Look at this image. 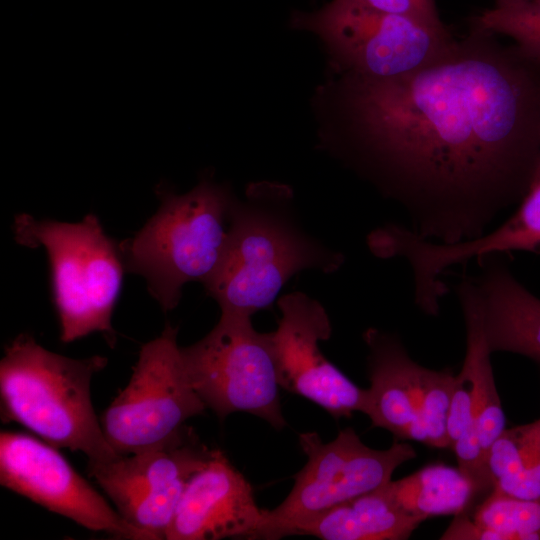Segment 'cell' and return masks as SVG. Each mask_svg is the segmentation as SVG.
Wrapping results in <instances>:
<instances>
[{
    "label": "cell",
    "mask_w": 540,
    "mask_h": 540,
    "mask_svg": "<svg viewBox=\"0 0 540 540\" xmlns=\"http://www.w3.org/2000/svg\"><path fill=\"white\" fill-rule=\"evenodd\" d=\"M497 36L470 20L436 64L332 83L340 151L436 243L482 236L540 180V52Z\"/></svg>",
    "instance_id": "6da1fadb"
},
{
    "label": "cell",
    "mask_w": 540,
    "mask_h": 540,
    "mask_svg": "<svg viewBox=\"0 0 540 540\" xmlns=\"http://www.w3.org/2000/svg\"><path fill=\"white\" fill-rule=\"evenodd\" d=\"M289 190L254 185L244 202L234 199L224 257L204 285L222 313L252 317L271 306L296 273L337 270L339 253L310 238L294 221Z\"/></svg>",
    "instance_id": "7a4b0ae2"
},
{
    "label": "cell",
    "mask_w": 540,
    "mask_h": 540,
    "mask_svg": "<svg viewBox=\"0 0 540 540\" xmlns=\"http://www.w3.org/2000/svg\"><path fill=\"white\" fill-rule=\"evenodd\" d=\"M108 359H74L49 351L29 334L18 335L0 361L1 420L17 423L57 447L80 451L88 465L118 454L103 433L91 382Z\"/></svg>",
    "instance_id": "3957f363"
},
{
    "label": "cell",
    "mask_w": 540,
    "mask_h": 540,
    "mask_svg": "<svg viewBox=\"0 0 540 540\" xmlns=\"http://www.w3.org/2000/svg\"><path fill=\"white\" fill-rule=\"evenodd\" d=\"M161 204L132 237L119 242L125 271L142 276L162 310H173L188 282L204 285L218 269L228 243L234 198L202 179L185 194L158 187Z\"/></svg>",
    "instance_id": "277c9868"
},
{
    "label": "cell",
    "mask_w": 540,
    "mask_h": 540,
    "mask_svg": "<svg viewBox=\"0 0 540 540\" xmlns=\"http://www.w3.org/2000/svg\"><path fill=\"white\" fill-rule=\"evenodd\" d=\"M14 238L22 246L47 253L60 340L71 343L100 332L114 347L112 314L125 267L119 243L109 238L98 218L88 214L76 223L15 217Z\"/></svg>",
    "instance_id": "5b68a950"
},
{
    "label": "cell",
    "mask_w": 540,
    "mask_h": 540,
    "mask_svg": "<svg viewBox=\"0 0 540 540\" xmlns=\"http://www.w3.org/2000/svg\"><path fill=\"white\" fill-rule=\"evenodd\" d=\"M290 23L324 43L338 73L368 78L422 70L443 60L457 42L445 24L431 25L355 0H331L315 11L294 12Z\"/></svg>",
    "instance_id": "8992f818"
},
{
    "label": "cell",
    "mask_w": 540,
    "mask_h": 540,
    "mask_svg": "<svg viewBox=\"0 0 540 540\" xmlns=\"http://www.w3.org/2000/svg\"><path fill=\"white\" fill-rule=\"evenodd\" d=\"M181 355L193 388L219 419L246 412L277 430L286 426L273 335L255 330L251 317L221 312L212 330L181 347Z\"/></svg>",
    "instance_id": "52a82bcc"
},
{
    "label": "cell",
    "mask_w": 540,
    "mask_h": 540,
    "mask_svg": "<svg viewBox=\"0 0 540 540\" xmlns=\"http://www.w3.org/2000/svg\"><path fill=\"white\" fill-rule=\"evenodd\" d=\"M299 443L307 462L295 475L284 501L274 509H264L251 540L291 536L298 525L384 486L398 466L416 457L408 443L395 441L385 450L370 448L350 427L329 442H323L316 432L301 433Z\"/></svg>",
    "instance_id": "ba28073f"
},
{
    "label": "cell",
    "mask_w": 540,
    "mask_h": 540,
    "mask_svg": "<svg viewBox=\"0 0 540 540\" xmlns=\"http://www.w3.org/2000/svg\"><path fill=\"white\" fill-rule=\"evenodd\" d=\"M177 334L167 323L141 346L129 382L99 417L106 440L120 455L164 443L207 408L190 382Z\"/></svg>",
    "instance_id": "9c48e42d"
},
{
    "label": "cell",
    "mask_w": 540,
    "mask_h": 540,
    "mask_svg": "<svg viewBox=\"0 0 540 540\" xmlns=\"http://www.w3.org/2000/svg\"><path fill=\"white\" fill-rule=\"evenodd\" d=\"M213 451L186 425L160 445L88 465V474L127 522L149 540H161L189 479Z\"/></svg>",
    "instance_id": "30bf717a"
},
{
    "label": "cell",
    "mask_w": 540,
    "mask_h": 540,
    "mask_svg": "<svg viewBox=\"0 0 540 540\" xmlns=\"http://www.w3.org/2000/svg\"><path fill=\"white\" fill-rule=\"evenodd\" d=\"M0 483L50 512L117 539L149 540L85 480L58 448L29 434H0Z\"/></svg>",
    "instance_id": "8fae6325"
},
{
    "label": "cell",
    "mask_w": 540,
    "mask_h": 540,
    "mask_svg": "<svg viewBox=\"0 0 540 540\" xmlns=\"http://www.w3.org/2000/svg\"><path fill=\"white\" fill-rule=\"evenodd\" d=\"M281 318L272 332L280 386L326 410L333 418L362 412L366 389L358 387L322 353L320 342L331 336L324 307L301 292L278 300Z\"/></svg>",
    "instance_id": "7c38bea8"
},
{
    "label": "cell",
    "mask_w": 540,
    "mask_h": 540,
    "mask_svg": "<svg viewBox=\"0 0 540 540\" xmlns=\"http://www.w3.org/2000/svg\"><path fill=\"white\" fill-rule=\"evenodd\" d=\"M263 515L248 480L214 449L189 479L165 540L251 539Z\"/></svg>",
    "instance_id": "4fadbf2b"
},
{
    "label": "cell",
    "mask_w": 540,
    "mask_h": 540,
    "mask_svg": "<svg viewBox=\"0 0 540 540\" xmlns=\"http://www.w3.org/2000/svg\"><path fill=\"white\" fill-rule=\"evenodd\" d=\"M479 262L483 270L472 281L481 304L490 352H511L540 362V299L495 254L484 256Z\"/></svg>",
    "instance_id": "5bb4252c"
},
{
    "label": "cell",
    "mask_w": 540,
    "mask_h": 540,
    "mask_svg": "<svg viewBox=\"0 0 540 540\" xmlns=\"http://www.w3.org/2000/svg\"><path fill=\"white\" fill-rule=\"evenodd\" d=\"M370 387L366 389L362 413L373 427L396 438L414 440L419 417L420 371L399 340L377 329H368Z\"/></svg>",
    "instance_id": "9a60e30c"
},
{
    "label": "cell",
    "mask_w": 540,
    "mask_h": 540,
    "mask_svg": "<svg viewBox=\"0 0 540 540\" xmlns=\"http://www.w3.org/2000/svg\"><path fill=\"white\" fill-rule=\"evenodd\" d=\"M423 521L396 507L380 487L298 525L291 536H314L323 540H402L409 538Z\"/></svg>",
    "instance_id": "2e32d148"
},
{
    "label": "cell",
    "mask_w": 540,
    "mask_h": 540,
    "mask_svg": "<svg viewBox=\"0 0 540 540\" xmlns=\"http://www.w3.org/2000/svg\"><path fill=\"white\" fill-rule=\"evenodd\" d=\"M467 332V351L461 371L470 380L475 411V429L488 456L493 442L505 430V415L495 385L482 321V310L472 279L458 288Z\"/></svg>",
    "instance_id": "e0dca14e"
},
{
    "label": "cell",
    "mask_w": 540,
    "mask_h": 540,
    "mask_svg": "<svg viewBox=\"0 0 540 540\" xmlns=\"http://www.w3.org/2000/svg\"><path fill=\"white\" fill-rule=\"evenodd\" d=\"M402 511L426 520L464 514L478 498L473 483L457 467L429 464L381 487Z\"/></svg>",
    "instance_id": "ac0fdd59"
},
{
    "label": "cell",
    "mask_w": 540,
    "mask_h": 540,
    "mask_svg": "<svg viewBox=\"0 0 540 540\" xmlns=\"http://www.w3.org/2000/svg\"><path fill=\"white\" fill-rule=\"evenodd\" d=\"M540 254V180L505 222L482 236L434 248V261L441 269L508 251Z\"/></svg>",
    "instance_id": "d6986e66"
},
{
    "label": "cell",
    "mask_w": 540,
    "mask_h": 540,
    "mask_svg": "<svg viewBox=\"0 0 540 540\" xmlns=\"http://www.w3.org/2000/svg\"><path fill=\"white\" fill-rule=\"evenodd\" d=\"M473 521L499 540H540V501L492 490L477 505Z\"/></svg>",
    "instance_id": "ffe728a7"
},
{
    "label": "cell",
    "mask_w": 540,
    "mask_h": 540,
    "mask_svg": "<svg viewBox=\"0 0 540 540\" xmlns=\"http://www.w3.org/2000/svg\"><path fill=\"white\" fill-rule=\"evenodd\" d=\"M455 376L448 370L421 367L419 417L414 441L433 448L450 449L447 419Z\"/></svg>",
    "instance_id": "44dd1931"
},
{
    "label": "cell",
    "mask_w": 540,
    "mask_h": 540,
    "mask_svg": "<svg viewBox=\"0 0 540 540\" xmlns=\"http://www.w3.org/2000/svg\"><path fill=\"white\" fill-rule=\"evenodd\" d=\"M470 20L522 46L540 52V0L512 6H494Z\"/></svg>",
    "instance_id": "7402d4cb"
},
{
    "label": "cell",
    "mask_w": 540,
    "mask_h": 540,
    "mask_svg": "<svg viewBox=\"0 0 540 540\" xmlns=\"http://www.w3.org/2000/svg\"><path fill=\"white\" fill-rule=\"evenodd\" d=\"M472 431H476L473 389L470 380L460 371L455 376L447 419L450 449L459 438Z\"/></svg>",
    "instance_id": "603a6c76"
},
{
    "label": "cell",
    "mask_w": 540,
    "mask_h": 540,
    "mask_svg": "<svg viewBox=\"0 0 540 540\" xmlns=\"http://www.w3.org/2000/svg\"><path fill=\"white\" fill-rule=\"evenodd\" d=\"M373 9L408 16L416 20L441 26L435 0H355Z\"/></svg>",
    "instance_id": "cb8c5ba5"
},
{
    "label": "cell",
    "mask_w": 540,
    "mask_h": 540,
    "mask_svg": "<svg viewBox=\"0 0 540 540\" xmlns=\"http://www.w3.org/2000/svg\"><path fill=\"white\" fill-rule=\"evenodd\" d=\"M492 490L518 499L540 501V458L522 471L495 481Z\"/></svg>",
    "instance_id": "d4e9b609"
},
{
    "label": "cell",
    "mask_w": 540,
    "mask_h": 540,
    "mask_svg": "<svg viewBox=\"0 0 540 540\" xmlns=\"http://www.w3.org/2000/svg\"><path fill=\"white\" fill-rule=\"evenodd\" d=\"M441 539L499 540L497 534L485 530L470 520L465 513L456 515Z\"/></svg>",
    "instance_id": "484cf974"
},
{
    "label": "cell",
    "mask_w": 540,
    "mask_h": 540,
    "mask_svg": "<svg viewBox=\"0 0 540 540\" xmlns=\"http://www.w3.org/2000/svg\"><path fill=\"white\" fill-rule=\"evenodd\" d=\"M535 0H495L494 6H512V5H518L522 3H527Z\"/></svg>",
    "instance_id": "4316f807"
}]
</instances>
